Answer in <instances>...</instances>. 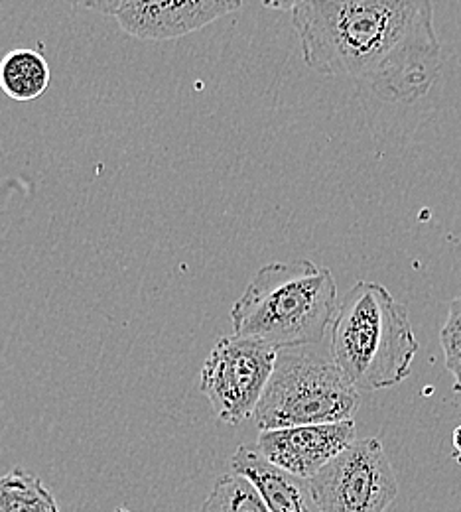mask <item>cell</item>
<instances>
[{
  "mask_svg": "<svg viewBox=\"0 0 461 512\" xmlns=\"http://www.w3.org/2000/svg\"><path fill=\"white\" fill-rule=\"evenodd\" d=\"M243 0H125L115 14L123 32L138 40H176L239 10Z\"/></svg>",
  "mask_w": 461,
  "mask_h": 512,
  "instance_id": "ba28073f",
  "label": "cell"
},
{
  "mask_svg": "<svg viewBox=\"0 0 461 512\" xmlns=\"http://www.w3.org/2000/svg\"><path fill=\"white\" fill-rule=\"evenodd\" d=\"M0 512H60V507L40 477L14 467L0 477Z\"/></svg>",
  "mask_w": 461,
  "mask_h": 512,
  "instance_id": "8fae6325",
  "label": "cell"
},
{
  "mask_svg": "<svg viewBox=\"0 0 461 512\" xmlns=\"http://www.w3.org/2000/svg\"><path fill=\"white\" fill-rule=\"evenodd\" d=\"M302 58L395 103L430 93L442 73L432 0H306L292 10Z\"/></svg>",
  "mask_w": 461,
  "mask_h": 512,
  "instance_id": "6da1fadb",
  "label": "cell"
},
{
  "mask_svg": "<svg viewBox=\"0 0 461 512\" xmlns=\"http://www.w3.org/2000/svg\"><path fill=\"white\" fill-rule=\"evenodd\" d=\"M418 349L406 306L383 284L361 280L345 294L331 323L330 355L359 392L402 383Z\"/></svg>",
  "mask_w": 461,
  "mask_h": 512,
  "instance_id": "3957f363",
  "label": "cell"
},
{
  "mask_svg": "<svg viewBox=\"0 0 461 512\" xmlns=\"http://www.w3.org/2000/svg\"><path fill=\"white\" fill-rule=\"evenodd\" d=\"M444 327L461 331V296L450 304V308H448V318H446Z\"/></svg>",
  "mask_w": 461,
  "mask_h": 512,
  "instance_id": "9a60e30c",
  "label": "cell"
},
{
  "mask_svg": "<svg viewBox=\"0 0 461 512\" xmlns=\"http://www.w3.org/2000/svg\"><path fill=\"white\" fill-rule=\"evenodd\" d=\"M261 339L225 335L217 339L201 367V392L219 422L237 426L253 418L278 357Z\"/></svg>",
  "mask_w": 461,
  "mask_h": 512,
  "instance_id": "5b68a950",
  "label": "cell"
},
{
  "mask_svg": "<svg viewBox=\"0 0 461 512\" xmlns=\"http://www.w3.org/2000/svg\"><path fill=\"white\" fill-rule=\"evenodd\" d=\"M261 2L266 8H272V10H294L306 0H261Z\"/></svg>",
  "mask_w": 461,
  "mask_h": 512,
  "instance_id": "2e32d148",
  "label": "cell"
},
{
  "mask_svg": "<svg viewBox=\"0 0 461 512\" xmlns=\"http://www.w3.org/2000/svg\"><path fill=\"white\" fill-rule=\"evenodd\" d=\"M198 512H270L257 487L239 473L221 475Z\"/></svg>",
  "mask_w": 461,
  "mask_h": 512,
  "instance_id": "7c38bea8",
  "label": "cell"
},
{
  "mask_svg": "<svg viewBox=\"0 0 461 512\" xmlns=\"http://www.w3.org/2000/svg\"><path fill=\"white\" fill-rule=\"evenodd\" d=\"M440 345H442V351H444L446 369L454 377V388L461 392V331L442 327Z\"/></svg>",
  "mask_w": 461,
  "mask_h": 512,
  "instance_id": "4fadbf2b",
  "label": "cell"
},
{
  "mask_svg": "<svg viewBox=\"0 0 461 512\" xmlns=\"http://www.w3.org/2000/svg\"><path fill=\"white\" fill-rule=\"evenodd\" d=\"M231 467L257 487L270 512H322L308 479L276 467L264 459L257 446H239L231 457Z\"/></svg>",
  "mask_w": 461,
  "mask_h": 512,
  "instance_id": "9c48e42d",
  "label": "cell"
},
{
  "mask_svg": "<svg viewBox=\"0 0 461 512\" xmlns=\"http://www.w3.org/2000/svg\"><path fill=\"white\" fill-rule=\"evenodd\" d=\"M308 485L322 512H387L398 497L395 469L377 438L355 440Z\"/></svg>",
  "mask_w": 461,
  "mask_h": 512,
  "instance_id": "8992f818",
  "label": "cell"
},
{
  "mask_svg": "<svg viewBox=\"0 0 461 512\" xmlns=\"http://www.w3.org/2000/svg\"><path fill=\"white\" fill-rule=\"evenodd\" d=\"M69 2L73 6L95 10V12L109 14V16H115L121 10V6L125 4V0H69Z\"/></svg>",
  "mask_w": 461,
  "mask_h": 512,
  "instance_id": "5bb4252c",
  "label": "cell"
},
{
  "mask_svg": "<svg viewBox=\"0 0 461 512\" xmlns=\"http://www.w3.org/2000/svg\"><path fill=\"white\" fill-rule=\"evenodd\" d=\"M330 268L308 258L263 266L231 308L235 335L276 349L320 345L337 314Z\"/></svg>",
  "mask_w": 461,
  "mask_h": 512,
  "instance_id": "7a4b0ae2",
  "label": "cell"
},
{
  "mask_svg": "<svg viewBox=\"0 0 461 512\" xmlns=\"http://www.w3.org/2000/svg\"><path fill=\"white\" fill-rule=\"evenodd\" d=\"M50 65L34 50L18 48L0 62V89L18 103H30L50 87Z\"/></svg>",
  "mask_w": 461,
  "mask_h": 512,
  "instance_id": "30bf717a",
  "label": "cell"
},
{
  "mask_svg": "<svg viewBox=\"0 0 461 512\" xmlns=\"http://www.w3.org/2000/svg\"><path fill=\"white\" fill-rule=\"evenodd\" d=\"M355 440V422L345 420L335 424L264 430L259 434L255 446L264 459H268L276 467L296 477L312 479L333 457L349 448Z\"/></svg>",
  "mask_w": 461,
  "mask_h": 512,
  "instance_id": "52a82bcc",
  "label": "cell"
},
{
  "mask_svg": "<svg viewBox=\"0 0 461 512\" xmlns=\"http://www.w3.org/2000/svg\"><path fill=\"white\" fill-rule=\"evenodd\" d=\"M310 347L280 349L263 398L253 414L259 430L353 420L361 392L331 355Z\"/></svg>",
  "mask_w": 461,
  "mask_h": 512,
  "instance_id": "277c9868",
  "label": "cell"
},
{
  "mask_svg": "<svg viewBox=\"0 0 461 512\" xmlns=\"http://www.w3.org/2000/svg\"><path fill=\"white\" fill-rule=\"evenodd\" d=\"M113 512H132V511H127V509H117V511H113Z\"/></svg>",
  "mask_w": 461,
  "mask_h": 512,
  "instance_id": "e0dca14e",
  "label": "cell"
}]
</instances>
